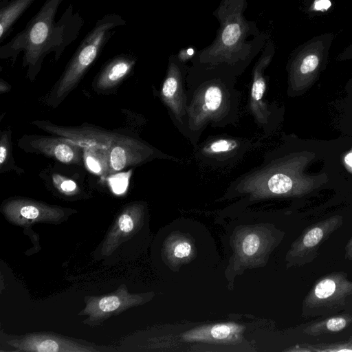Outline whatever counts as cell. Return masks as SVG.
<instances>
[{"instance_id": "obj_15", "label": "cell", "mask_w": 352, "mask_h": 352, "mask_svg": "<svg viewBox=\"0 0 352 352\" xmlns=\"http://www.w3.org/2000/svg\"><path fill=\"white\" fill-rule=\"evenodd\" d=\"M244 329L234 322L205 325L185 332L182 338L188 342H233L240 339Z\"/></svg>"}, {"instance_id": "obj_3", "label": "cell", "mask_w": 352, "mask_h": 352, "mask_svg": "<svg viewBox=\"0 0 352 352\" xmlns=\"http://www.w3.org/2000/svg\"><path fill=\"white\" fill-rule=\"evenodd\" d=\"M247 0H222L214 15L220 28L213 43L196 53L192 63L241 75L267 41L254 22L244 16Z\"/></svg>"}, {"instance_id": "obj_4", "label": "cell", "mask_w": 352, "mask_h": 352, "mask_svg": "<svg viewBox=\"0 0 352 352\" xmlns=\"http://www.w3.org/2000/svg\"><path fill=\"white\" fill-rule=\"evenodd\" d=\"M314 158V154L307 152L281 154L278 151H269L259 165L230 184L225 196H246L250 201H256L303 194L327 179L325 175L309 176L304 173Z\"/></svg>"}, {"instance_id": "obj_8", "label": "cell", "mask_w": 352, "mask_h": 352, "mask_svg": "<svg viewBox=\"0 0 352 352\" xmlns=\"http://www.w3.org/2000/svg\"><path fill=\"white\" fill-rule=\"evenodd\" d=\"M260 145V140L220 134L209 136L197 144L194 147V157L204 167L230 168Z\"/></svg>"}, {"instance_id": "obj_20", "label": "cell", "mask_w": 352, "mask_h": 352, "mask_svg": "<svg viewBox=\"0 0 352 352\" xmlns=\"http://www.w3.org/2000/svg\"><path fill=\"white\" fill-rule=\"evenodd\" d=\"M48 172L45 171L44 179L45 182H50L52 186L65 195H76L80 191V187L76 180L69 176L54 171L53 168Z\"/></svg>"}, {"instance_id": "obj_19", "label": "cell", "mask_w": 352, "mask_h": 352, "mask_svg": "<svg viewBox=\"0 0 352 352\" xmlns=\"http://www.w3.org/2000/svg\"><path fill=\"white\" fill-rule=\"evenodd\" d=\"M84 161L87 168L94 173H109V151L84 148Z\"/></svg>"}, {"instance_id": "obj_1", "label": "cell", "mask_w": 352, "mask_h": 352, "mask_svg": "<svg viewBox=\"0 0 352 352\" xmlns=\"http://www.w3.org/2000/svg\"><path fill=\"white\" fill-rule=\"evenodd\" d=\"M236 80L233 74L219 68L193 63L188 68L183 135L193 147L206 127L223 128L239 122L241 94L235 87Z\"/></svg>"}, {"instance_id": "obj_31", "label": "cell", "mask_w": 352, "mask_h": 352, "mask_svg": "<svg viewBox=\"0 0 352 352\" xmlns=\"http://www.w3.org/2000/svg\"><path fill=\"white\" fill-rule=\"evenodd\" d=\"M10 85H8L7 82H6L2 79H1V82H0L1 93L7 92L10 90Z\"/></svg>"}, {"instance_id": "obj_29", "label": "cell", "mask_w": 352, "mask_h": 352, "mask_svg": "<svg viewBox=\"0 0 352 352\" xmlns=\"http://www.w3.org/2000/svg\"><path fill=\"white\" fill-rule=\"evenodd\" d=\"M352 58V45L346 49L340 55V59Z\"/></svg>"}, {"instance_id": "obj_26", "label": "cell", "mask_w": 352, "mask_h": 352, "mask_svg": "<svg viewBox=\"0 0 352 352\" xmlns=\"http://www.w3.org/2000/svg\"><path fill=\"white\" fill-rule=\"evenodd\" d=\"M331 6V0H313L311 8L314 12H324L328 11Z\"/></svg>"}, {"instance_id": "obj_7", "label": "cell", "mask_w": 352, "mask_h": 352, "mask_svg": "<svg viewBox=\"0 0 352 352\" xmlns=\"http://www.w3.org/2000/svg\"><path fill=\"white\" fill-rule=\"evenodd\" d=\"M274 54L271 41L265 44L261 55L252 69V81L249 91L248 108L254 123L265 135H270L276 127L278 109L266 98L267 78L265 70L270 65Z\"/></svg>"}, {"instance_id": "obj_27", "label": "cell", "mask_w": 352, "mask_h": 352, "mask_svg": "<svg viewBox=\"0 0 352 352\" xmlns=\"http://www.w3.org/2000/svg\"><path fill=\"white\" fill-rule=\"evenodd\" d=\"M346 322L342 318H335L330 319L327 322V327L332 331H338L342 329L346 326Z\"/></svg>"}, {"instance_id": "obj_23", "label": "cell", "mask_w": 352, "mask_h": 352, "mask_svg": "<svg viewBox=\"0 0 352 352\" xmlns=\"http://www.w3.org/2000/svg\"><path fill=\"white\" fill-rule=\"evenodd\" d=\"M336 290V283L331 279H324L320 282L315 288V294L318 298H327Z\"/></svg>"}, {"instance_id": "obj_22", "label": "cell", "mask_w": 352, "mask_h": 352, "mask_svg": "<svg viewBox=\"0 0 352 352\" xmlns=\"http://www.w3.org/2000/svg\"><path fill=\"white\" fill-rule=\"evenodd\" d=\"M261 245V239L255 233H250L247 234L243 241L241 250L244 255L252 256L254 255Z\"/></svg>"}, {"instance_id": "obj_28", "label": "cell", "mask_w": 352, "mask_h": 352, "mask_svg": "<svg viewBox=\"0 0 352 352\" xmlns=\"http://www.w3.org/2000/svg\"><path fill=\"white\" fill-rule=\"evenodd\" d=\"M196 53L194 49L188 48L183 50L180 52L179 55L177 56L179 60L182 63H185L188 59L193 58L195 56Z\"/></svg>"}, {"instance_id": "obj_30", "label": "cell", "mask_w": 352, "mask_h": 352, "mask_svg": "<svg viewBox=\"0 0 352 352\" xmlns=\"http://www.w3.org/2000/svg\"><path fill=\"white\" fill-rule=\"evenodd\" d=\"M344 163L347 168L352 173V150L345 156Z\"/></svg>"}, {"instance_id": "obj_16", "label": "cell", "mask_w": 352, "mask_h": 352, "mask_svg": "<svg viewBox=\"0 0 352 352\" xmlns=\"http://www.w3.org/2000/svg\"><path fill=\"white\" fill-rule=\"evenodd\" d=\"M78 344L50 336H33L25 338L19 345L21 350L40 352L87 351Z\"/></svg>"}, {"instance_id": "obj_2", "label": "cell", "mask_w": 352, "mask_h": 352, "mask_svg": "<svg viewBox=\"0 0 352 352\" xmlns=\"http://www.w3.org/2000/svg\"><path fill=\"white\" fill-rule=\"evenodd\" d=\"M63 0H45L39 11L29 21L25 28L0 47V58L14 60L23 52V67L27 76L34 80L44 58L54 53L58 60L65 48L78 36L83 25L78 12L69 5L61 17L56 15Z\"/></svg>"}, {"instance_id": "obj_12", "label": "cell", "mask_w": 352, "mask_h": 352, "mask_svg": "<svg viewBox=\"0 0 352 352\" xmlns=\"http://www.w3.org/2000/svg\"><path fill=\"white\" fill-rule=\"evenodd\" d=\"M17 144L26 153L39 154L61 164L76 166L85 164L84 149L61 137L52 135H24L19 140Z\"/></svg>"}, {"instance_id": "obj_14", "label": "cell", "mask_w": 352, "mask_h": 352, "mask_svg": "<svg viewBox=\"0 0 352 352\" xmlns=\"http://www.w3.org/2000/svg\"><path fill=\"white\" fill-rule=\"evenodd\" d=\"M136 60L130 55H119L111 59L96 76L93 88L104 93L116 88L133 70Z\"/></svg>"}, {"instance_id": "obj_13", "label": "cell", "mask_w": 352, "mask_h": 352, "mask_svg": "<svg viewBox=\"0 0 352 352\" xmlns=\"http://www.w3.org/2000/svg\"><path fill=\"white\" fill-rule=\"evenodd\" d=\"M3 210L10 219L19 220L56 219L64 214L61 208L22 198L6 201L3 205Z\"/></svg>"}, {"instance_id": "obj_25", "label": "cell", "mask_w": 352, "mask_h": 352, "mask_svg": "<svg viewBox=\"0 0 352 352\" xmlns=\"http://www.w3.org/2000/svg\"><path fill=\"white\" fill-rule=\"evenodd\" d=\"M323 236L322 230L315 228L309 231L303 239V243L307 247H313L319 243Z\"/></svg>"}, {"instance_id": "obj_9", "label": "cell", "mask_w": 352, "mask_h": 352, "mask_svg": "<svg viewBox=\"0 0 352 352\" xmlns=\"http://www.w3.org/2000/svg\"><path fill=\"white\" fill-rule=\"evenodd\" d=\"M176 55L168 59L166 75L160 89V98L177 129L184 134L187 109L186 76L188 71Z\"/></svg>"}, {"instance_id": "obj_21", "label": "cell", "mask_w": 352, "mask_h": 352, "mask_svg": "<svg viewBox=\"0 0 352 352\" xmlns=\"http://www.w3.org/2000/svg\"><path fill=\"white\" fill-rule=\"evenodd\" d=\"M122 304V298L118 295L104 296L96 303L95 308L100 314L110 313L118 309Z\"/></svg>"}, {"instance_id": "obj_10", "label": "cell", "mask_w": 352, "mask_h": 352, "mask_svg": "<svg viewBox=\"0 0 352 352\" xmlns=\"http://www.w3.org/2000/svg\"><path fill=\"white\" fill-rule=\"evenodd\" d=\"M32 124L50 135L65 138L83 149L109 151L115 144L133 134L125 130L110 131L91 125L63 126L49 120H34Z\"/></svg>"}, {"instance_id": "obj_11", "label": "cell", "mask_w": 352, "mask_h": 352, "mask_svg": "<svg viewBox=\"0 0 352 352\" xmlns=\"http://www.w3.org/2000/svg\"><path fill=\"white\" fill-rule=\"evenodd\" d=\"M155 159L180 162V159L164 153L133 134L109 150V174L139 166Z\"/></svg>"}, {"instance_id": "obj_18", "label": "cell", "mask_w": 352, "mask_h": 352, "mask_svg": "<svg viewBox=\"0 0 352 352\" xmlns=\"http://www.w3.org/2000/svg\"><path fill=\"white\" fill-rule=\"evenodd\" d=\"M11 170H21L15 163L12 152V131L6 129L1 132L0 137V173Z\"/></svg>"}, {"instance_id": "obj_5", "label": "cell", "mask_w": 352, "mask_h": 352, "mask_svg": "<svg viewBox=\"0 0 352 352\" xmlns=\"http://www.w3.org/2000/svg\"><path fill=\"white\" fill-rule=\"evenodd\" d=\"M124 24V20L116 14H108L99 19L80 42L62 75L45 98V103L53 108L58 107L78 85L114 30Z\"/></svg>"}, {"instance_id": "obj_24", "label": "cell", "mask_w": 352, "mask_h": 352, "mask_svg": "<svg viewBox=\"0 0 352 352\" xmlns=\"http://www.w3.org/2000/svg\"><path fill=\"white\" fill-rule=\"evenodd\" d=\"M192 252V246L186 241L177 242L172 249L173 255L177 258H184L190 256Z\"/></svg>"}, {"instance_id": "obj_6", "label": "cell", "mask_w": 352, "mask_h": 352, "mask_svg": "<svg viewBox=\"0 0 352 352\" xmlns=\"http://www.w3.org/2000/svg\"><path fill=\"white\" fill-rule=\"evenodd\" d=\"M332 38L323 35L302 46L288 63L289 96L298 95L308 89L324 65Z\"/></svg>"}, {"instance_id": "obj_17", "label": "cell", "mask_w": 352, "mask_h": 352, "mask_svg": "<svg viewBox=\"0 0 352 352\" xmlns=\"http://www.w3.org/2000/svg\"><path fill=\"white\" fill-rule=\"evenodd\" d=\"M34 0H12L0 10V41L2 42L19 17Z\"/></svg>"}]
</instances>
